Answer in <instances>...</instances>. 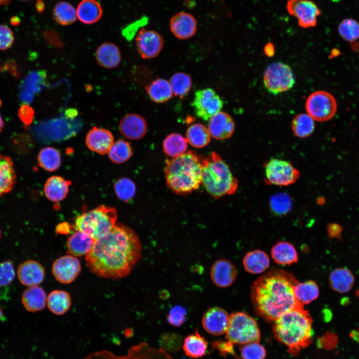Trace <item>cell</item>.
Returning <instances> with one entry per match:
<instances>
[{"mask_svg": "<svg viewBox=\"0 0 359 359\" xmlns=\"http://www.w3.org/2000/svg\"><path fill=\"white\" fill-rule=\"evenodd\" d=\"M71 304L69 294L63 290L52 291L47 297L48 309L57 315H61L67 312L70 308Z\"/></svg>", "mask_w": 359, "mask_h": 359, "instance_id": "36", "label": "cell"}, {"mask_svg": "<svg viewBox=\"0 0 359 359\" xmlns=\"http://www.w3.org/2000/svg\"><path fill=\"white\" fill-rule=\"evenodd\" d=\"M240 353L243 359H264L266 354L265 348L258 342L242 345Z\"/></svg>", "mask_w": 359, "mask_h": 359, "instance_id": "48", "label": "cell"}, {"mask_svg": "<svg viewBox=\"0 0 359 359\" xmlns=\"http://www.w3.org/2000/svg\"><path fill=\"white\" fill-rule=\"evenodd\" d=\"M85 142L92 151L104 155L108 153L114 143V138L108 130L94 127L87 133Z\"/></svg>", "mask_w": 359, "mask_h": 359, "instance_id": "22", "label": "cell"}, {"mask_svg": "<svg viewBox=\"0 0 359 359\" xmlns=\"http://www.w3.org/2000/svg\"><path fill=\"white\" fill-rule=\"evenodd\" d=\"M17 274L18 280L22 285L30 287L37 286L42 282L45 271L38 262L28 260L19 265Z\"/></svg>", "mask_w": 359, "mask_h": 359, "instance_id": "21", "label": "cell"}, {"mask_svg": "<svg viewBox=\"0 0 359 359\" xmlns=\"http://www.w3.org/2000/svg\"><path fill=\"white\" fill-rule=\"evenodd\" d=\"M182 343L181 336L174 333H165L160 337L159 340L160 348L167 352L178 351L182 346Z\"/></svg>", "mask_w": 359, "mask_h": 359, "instance_id": "47", "label": "cell"}, {"mask_svg": "<svg viewBox=\"0 0 359 359\" xmlns=\"http://www.w3.org/2000/svg\"><path fill=\"white\" fill-rule=\"evenodd\" d=\"M185 138L179 133H171L164 139L163 146L164 153L168 156L175 158L184 154L187 149Z\"/></svg>", "mask_w": 359, "mask_h": 359, "instance_id": "37", "label": "cell"}, {"mask_svg": "<svg viewBox=\"0 0 359 359\" xmlns=\"http://www.w3.org/2000/svg\"><path fill=\"white\" fill-rule=\"evenodd\" d=\"M314 121L308 114L301 113L296 115L291 123V128L294 134L300 138H305L310 136L315 129Z\"/></svg>", "mask_w": 359, "mask_h": 359, "instance_id": "39", "label": "cell"}, {"mask_svg": "<svg viewBox=\"0 0 359 359\" xmlns=\"http://www.w3.org/2000/svg\"><path fill=\"white\" fill-rule=\"evenodd\" d=\"M264 167L265 182L267 184L287 186L295 183L300 177L299 171L288 161L272 158Z\"/></svg>", "mask_w": 359, "mask_h": 359, "instance_id": "9", "label": "cell"}, {"mask_svg": "<svg viewBox=\"0 0 359 359\" xmlns=\"http://www.w3.org/2000/svg\"><path fill=\"white\" fill-rule=\"evenodd\" d=\"M270 205L271 210L275 214L280 215H284L291 208V199L285 193H279L271 197Z\"/></svg>", "mask_w": 359, "mask_h": 359, "instance_id": "46", "label": "cell"}, {"mask_svg": "<svg viewBox=\"0 0 359 359\" xmlns=\"http://www.w3.org/2000/svg\"><path fill=\"white\" fill-rule=\"evenodd\" d=\"M169 82L173 94L181 99L189 92L192 85L191 77L188 74L182 72L174 74Z\"/></svg>", "mask_w": 359, "mask_h": 359, "instance_id": "42", "label": "cell"}, {"mask_svg": "<svg viewBox=\"0 0 359 359\" xmlns=\"http://www.w3.org/2000/svg\"><path fill=\"white\" fill-rule=\"evenodd\" d=\"M236 276V269L228 260H218L211 267V280L218 287L225 288L230 286L235 280Z\"/></svg>", "mask_w": 359, "mask_h": 359, "instance_id": "19", "label": "cell"}, {"mask_svg": "<svg viewBox=\"0 0 359 359\" xmlns=\"http://www.w3.org/2000/svg\"><path fill=\"white\" fill-rule=\"evenodd\" d=\"M16 181V175L12 159L0 154V197L10 192Z\"/></svg>", "mask_w": 359, "mask_h": 359, "instance_id": "24", "label": "cell"}, {"mask_svg": "<svg viewBox=\"0 0 359 359\" xmlns=\"http://www.w3.org/2000/svg\"><path fill=\"white\" fill-rule=\"evenodd\" d=\"M38 165L46 171L53 172L59 168L61 164L59 152L52 147L41 149L37 156Z\"/></svg>", "mask_w": 359, "mask_h": 359, "instance_id": "41", "label": "cell"}, {"mask_svg": "<svg viewBox=\"0 0 359 359\" xmlns=\"http://www.w3.org/2000/svg\"><path fill=\"white\" fill-rule=\"evenodd\" d=\"M4 126V123L3 121V120L2 119V117L0 114V132L1 131L3 127Z\"/></svg>", "mask_w": 359, "mask_h": 359, "instance_id": "59", "label": "cell"}, {"mask_svg": "<svg viewBox=\"0 0 359 359\" xmlns=\"http://www.w3.org/2000/svg\"><path fill=\"white\" fill-rule=\"evenodd\" d=\"M230 316L218 307L209 308L202 319L203 329L208 333L218 336L225 334L229 324Z\"/></svg>", "mask_w": 359, "mask_h": 359, "instance_id": "16", "label": "cell"}, {"mask_svg": "<svg viewBox=\"0 0 359 359\" xmlns=\"http://www.w3.org/2000/svg\"><path fill=\"white\" fill-rule=\"evenodd\" d=\"M170 25L172 32L180 39L191 38L197 29L195 18L191 14L185 12H180L173 16Z\"/></svg>", "mask_w": 359, "mask_h": 359, "instance_id": "20", "label": "cell"}, {"mask_svg": "<svg viewBox=\"0 0 359 359\" xmlns=\"http://www.w3.org/2000/svg\"><path fill=\"white\" fill-rule=\"evenodd\" d=\"M297 282L292 274L279 269L273 268L258 278L251 290L256 313L267 321L274 322L284 313L301 305L293 293Z\"/></svg>", "mask_w": 359, "mask_h": 359, "instance_id": "2", "label": "cell"}, {"mask_svg": "<svg viewBox=\"0 0 359 359\" xmlns=\"http://www.w3.org/2000/svg\"><path fill=\"white\" fill-rule=\"evenodd\" d=\"M186 314L187 311L185 308L177 305L170 310L167 316V321L174 327H180L185 321Z\"/></svg>", "mask_w": 359, "mask_h": 359, "instance_id": "50", "label": "cell"}, {"mask_svg": "<svg viewBox=\"0 0 359 359\" xmlns=\"http://www.w3.org/2000/svg\"><path fill=\"white\" fill-rule=\"evenodd\" d=\"M81 269L79 260L75 256L64 255L56 259L52 266V272L55 279L62 284L73 282Z\"/></svg>", "mask_w": 359, "mask_h": 359, "instance_id": "15", "label": "cell"}, {"mask_svg": "<svg viewBox=\"0 0 359 359\" xmlns=\"http://www.w3.org/2000/svg\"><path fill=\"white\" fill-rule=\"evenodd\" d=\"M21 302L26 310L36 312L43 310L47 303V297L44 290L37 286L26 288L22 295Z\"/></svg>", "mask_w": 359, "mask_h": 359, "instance_id": "25", "label": "cell"}, {"mask_svg": "<svg viewBox=\"0 0 359 359\" xmlns=\"http://www.w3.org/2000/svg\"><path fill=\"white\" fill-rule=\"evenodd\" d=\"M139 53L144 59H151L157 56L164 45L162 36L157 31L142 28L136 38Z\"/></svg>", "mask_w": 359, "mask_h": 359, "instance_id": "14", "label": "cell"}, {"mask_svg": "<svg viewBox=\"0 0 359 359\" xmlns=\"http://www.w3.org/2000/svg\"><path fill=\"white\" fill-rule=\"evenodd\" d=\"M70 184V182L61 177H51L44 185V194L52 201H61L66 196Z\"/></svg>", "mask_w": 359, "mask_h": 359, "instance_id": "30", "label": "cell"}, {"mask_svg": "<svg viewBox=\"0 0 359 359\" xmlns=\"http://www.w3.org/2000/svg\"><path fill=\"white\" fill-rule=\"evenodd\" d=\"M14 35L12 30L6 25L0 24V50H6L12 45Z\"/></svg>", "mask_w": 359, "mask_h": 359, "instance_id": "51", "label": "cell"}, {"mask_svg": "<svg viewBox=\"0 0 359 359\" xmlns=\"http://www.w3.org/2000/svg\"><path fill=\"white\" fill-rule=\"evenodd\" d=\"M15 272L12 262L6 260L0 263V287L10 285L14 279Z\"/></svg>", "mask_w": 359, "mask_h": 359, "instance_id": "49", "label": "cell"}, {"mask_svg": "<svg viewBox=\"0 0 359 359\" xmlns=\"http://www.w3.org/2000/svg\"><path fill=\"white\" fill-rule=\"evenodd\" d=\"M165 175L168 187L178 194H187L201 184L202 160L193 151L167 160Z\"/></svg>", "mask_w": 359, "mask_h": 359, "instance_id": "4", "label": "cell"}, {"mask_svg": "<svg viewBox=\"0 0 359 359\" xmlns=\"http://www.w3.org/2000/svg\"><path fill=\"white\" fill-rule=\"evenodd\" d=\"M4 319V313L3 311L0 306V321Z\"/></svg>", "mask_w": 359, "mask_h": 359, "instance_id": "60", "label": "cell"}, {"mask_svg": "<svg viewBox=\"0 0 359 359\" xmlns=\"http://www.w3.org/2000/svg\"><path fill=\"white\" fill-rule=\"evenodd\" d=\"M133 154L130 143L123 140L114 143L108 152V156L113 163L121 164L128 160Z\"/></svg>", "mask_w": 359, "mask_h": 359, "instance_id": "43", "label": "cell"}, {"mask_svg": "<svg viewBox=\"0 0 359 359\" xmlns=\"http://www.w3.org/2000/svg\"><path fill=\"white\" fill-rule=\"evenodd\" d=\"M286 8L297 19L299 25L305 28L315 26L321 14L316 4L310 0H288Z\"/></svg>", "mask_w": 359, "mask_h": 359, "instance_id": "13", "label": "cell"}, {"mask_svg": "<svg viewBox=\"0 0 359 359\" xmlns=\"http://www.w3.org/2000/svg\"><path fill=\"white\" fill-rule=\"evenodd\" d=\"M11 0H0V5L7 4Z\"/></svg>", "mask_w": 359, "mask_h": 359, "instance_id": "58", "label": "cell"}, {"mask_svg": "<svg viewBox=\"0 0 359 359\" xmlns=\"http://www.w3.org/2000/svg\"><path fill=\"white\" fill-rule=\"evenodd\" d=\"M350 335L354 341L359 343V329L352 330Z\"/></svg>", "mask_w": 359, "mask_h": 359, "instance_id": "55", "label": "cell"}, {"mask_svg": "<svg viewBox=\"0 0 359 359\" xmlns=\"http://www.w3.org/2000/svg\"><path fill=\"white\" fill-rule=\"evenodd\" d=\"M10 22L11 24L13 25H17L19 24L20 19L17 16H13L10 18Z\"/></svg>", "mask_w": 359, "mask_h": 359, "instance_id": "57", "label": "cell"}, {"mask_svg": "<svg viewBox=\"0 0 359 359\" xmlns=\"http://www.w3.org/2000/svg\"><path fill=\"white\" fill-rule=\"evenodd\" d=\"M35 6L36 10L38 12H42L43 11L45 5L42 0H36Z\"/></svg>", "mask_w": 359, "mask_h": 359, "instance_id": "56", "label": "cell"}, {"mask_svg": "<svg viewBox=\"0 0 359 359\" xmlns=\"http://www.w3.org/2000/svg\"><path fill=\"white\" fill-rule=\"evenodd\" d=\"M338 32L346 41L353 42L359 38V23L352 18L344 19L339 24Z\"/></svg>", "mask_w": 359, "mask_h": 359, "instance_id": "44", "label": "cell"}, {"mask_svg": "<svg viewBox=\"0 0 359 359\" xmlns=\"http://www.w3.org/2000/svg\"><path fill=\"white\" fill-rule=\"evenodd\" d=\"M76 14L77 18L82 23L93 24L101 18L102 9L96 0H83L77 7Z\"/></svg>", "mask_w": 359, "mask_h": 359, "instance_id": "29", "label": "cell"}, {"mask_svg": "<svg viewBox=\"0 0 359 359\" xmlns=\"http://www.w3.org/2000/svg\"><path fill=\"white\" fill-rule=\"evenodd\" d=\"M210 134L208 129L202 124L196 123L190 125L186 132L187 142L196 148H202L210 141Z\"/></svg>", "mask_w": 359, "mask_h": 359, "instance_id": "38", "label": "cell"}, {"mask_svg": "<svg viewBox=\"0 0 359 359\" xmlns=\"http://www.w3.org/2000/svg\"><path fill=\"white\" fill-rule=\"evenodd\" d=\"M23 0V1H28V0Z\"/></svg>", "mask_w": 359, "mask_h": 359, "instance_id": "63", "label": "cell"}, {"mask_svg": "<svg viewBox=\"0 0 359 359\" xmlns=\"http://www.w3.org/2000/svg\"><path fill=\"white\" fill-rule=\"evenodd\" d=\"M232 344L229 341L227 342L216 341L213 343L212 347L218 349L221 353L223 354L226 353H231Z\"/></svg>", "mask_w": 359, "mask_h": 359, "instance_id": "53", "label": "cell"}, {"mask_svg": "<svg viewBox=\"0 0 359 359\" xmlns=\"http://www.w3.org/2000/svg\"><path fill=\"white\" fill-rule=\"evenodd\" d=\"M117 214L115 208L103 205L78 216L75 222L77 230L95 240L107 234L115 226Z\"/></svg>", "mask_w": 359, "mask_h": 359, "instance_id": "6", "label": "cell"}, {"mask_svg": "<svg viewBox=\"0 0 359 359\" xmlns=\"http://www.w3.org/2000/svg\"><path fill=\"white\" fill-rule=\"evenodd\" d=\"M223 102L212 89L207 88L196 91L191 103L196 115L204 121L221 111Z\"/></svg>", "mask_w": 359, "mask_h": 359, "instance_id": "12", "label": "cell"}, {"mask_svg": "<svg viewBox=\"0 0 359 359\" xmlns=\"http://www.w3.org/2000/svg\"><path fill=\"white\" fill-rule=\"evenodd\" d=\"M202 163L201 183L211 196L219 198L236 191L238 181L218 153H211Z\"/></svg>", "mask_w": 359, "mask_h": 359, "instance_id": "5", "label": "cell"}, {"mask_svg": "<svg viewBox=\"0 0 359 359\" xmlns=\"http://www.w3.org/2000/svg\"><path fill=\"white\" fill-rule=\"evenodd\" d=\"M0 237H1V231L0 230Z\"/></svg>", "mask_w": 359, "mask_h": 359, "instance_id": "62", "label": "cell"}, {"mask_svg": "<svg viewBox=\"0 0 359 359\" xmlns=\"http://www.w3.org/2000/svg\"><path fill=\"white\" fill-rule=\"evenodd\" d=\"M114 189L119 199L128 202L134 196L136 188L135 183L131 180L123 178L115 182Z\"/></svg>", "mask_w": 359, "mask_h": 359, "instance_id": "45", "label": "cell"}, {"mask_svg": "<svg viewBox=\"0 0 359 359\" xmlns=\"http://www.w3.org/2000/svg\"><path fill=\"white\" fill-rule=\"evenodd\" d=\"M18 116L25 127H28L33 121L34 111L29 105L24 104L19 108Z\"/></svg>", "mask_w": 359, "mask_h": 359, "instance_id": "52", "label": "cell"}, {"mask_svg": "<svg viewBox=\"0 0 359 359\" xmlns=\"http://www.w3.org/2000/svg\"><path fill=\"white\" fill-rule=\"evenodd\" d=\"M95 240L81 231L77 230L68 239L67 246L69 253L75 257L86 255L92 250Z\"/></svg>", "mask_w": 359, "mask_h": 359, "instance_id": "27", "label": "cell"}, {"mask_svg": "<svg viewBox=\"0 0 359 359\" xmlns=\"http://www.w3.org/2000/svg\"><path fill=\"white\" fill-rule=\"evenodd\" d=\"M226 338L232 344L242 345L259 342L260 332L256 321L247 314L237 312L230 315Z\"/></svg>", "mask_w": 359, "mask_h": 359, "instance_id": "7", "label": "cell"}, {"mask_svg": "<svg viewBox=\"0 0 359 359\" xmlns=\"http://www.w3.org/2000/svg\"><path fill=\"white\" fill-rule=\"evenodd\" d=\"M1 105H2V101H1V100L0 99V107H1Z\"/></svg>", "mask_w": 359, "mask_h": 359, "instance_id": "61", "label": "cell"}, {"mask_svg": "<svg viewBox=\"0 0 359 359\" xmlns=\"http://www.w3.org/2000/svg\"><path fill=\"white\" fill-rule=\"evenodd\" d=\"M271 255L277 264L290 265L297 262L298 255L295 247L291 243L280 241L272 247Z\"/></svg>", "mask_w": 359, "mask_h": 359, "instance_id": "26", "label": "cell"}, {"mask_svg": "<svg viewBox=\"0 0 359 359\" xmlns=\"http://www.w3.org/2000/svg\"><path fill=\"white\" fill-rule=\"evenodd\" d=\"M297 301L301 305H307L317 299L319 295V288L313 280L297 282L293 288Z\"/></svg>", "mask_w": 359, "mask_h": 359, "instance_id": "35", "label": "cell"}, {"mask_svg": "<svg viewBox=\"0 0 359 359\" xmlns=\"http://www.w3.org/2000/svg\"><path fill=\"white\" fill-rule=\"evenodd\" d=\"M329 281L334 290L344 293L352 289L355 280L353 274L349 269L346 268H338L331 273Z\"/></svg>", "mask_w": 359, "mask_h": 359, "instance_id": "33", "label": "cell"}, {"mask_svg": "<svg viewBox=\"0 0 359 359\" xmlns=\"http://www.w3.org/2000/svg\"><path fill=\"white\" fill-rule=\"evenodd\" d=\"M147 124L145 119L136 113H129L121 119L119 130L126 138L137 140L142 138L147 131Z\"/></svg>", "mask_w": 359, "mask_h": 359, "instance_id": "18", "label": "cell"}, {"mask_svg": "<svg viewBox=\"0 0 359 359\" xmlns=\"http://www.w3.org/2000/svg\"><path fill=\"white\" fill-rule=\"evenodd\" d=\"M95 58L101 67L112 69L117 67L121 62L122 55L119 47L111 42H105L96 49Z\"/></svg>", "mask_w": 359, "mask_h": 359, "instance_id": "23", "label": "cell"}, {"mask_svg": "<svg viewBox=\"0 0 359 359\" xmlns=\"http://www.w3.org/2000/svg\"><path fill=\"white\" fill-rule=\"evenodd\" d=\"M42 75L40 72L29 73L20 85L19 97L20 100L27 104L32 101L34 94L38 92L43 84Z\"/></svg>", "mask_w": 359, "mask_h": 359, "instance_id": "34", "label": "cell"}, {"mask_svg": "<svg viewBox=\"0 0 359 359\" xmlns=\"http://www.w3.org/2000/svg\"><path fill=\"white\" fill-rule=\"evenodd\" d=\"M273 329L276 339L293 355L307 347L313 335L312 319L302 305L280 316L274 321Z\"/></svg>", "mask_w": 359, "mask_h": 359, "instance_id": "3", "label": "cell"}, {"mask_svg": "<svg viewBox=\"0 0 359 359\" xmlns=\"http://www.w3.org/2000/svg\"><path fill=\"white\" fill-rule=\"evenodd\" d=\"M208 344L204 338L198 332L186 337L182 343L185 355L192 358H198L206 354Z\"/></svg>", "mask_w": 359, "mask_h": 359, "instance_id": "32", "label": "cell"}, {"mask_svg": "<svg viewBox=\"0 0 359 359\" xmlns=\"http://www.w3.org/2000/svg\"><path fill=\"white\" fill-rule=\"evenodd\" d=\"M342 231L341 227L336 223L331 224L328 227V233L330 238H339Z\"/></svg>", "mask_w": 359, "mask_h": 359, "instance_id": "54", "label": "cell"}, {"mask_svg": "<svg viewBox=\"0 0 359 359\" xmlns=\"http://www.w3.org/2000/svg\"><path fill=\"white\" fill-rule=\"evenodd\" d=\"M263 83L269 93L277 95L289 90L295 83L291 67L281 62L269 64L263 75Z\"/></svg>", "mask_w": 359, "mask_h": 359, "instance_id": "8", "label": "cell"}, {"mask_svg": "<svg viewBox=\"0 0 359 359\" xmlns=\"http://www.w3.org/2000/svg\"><path fill=\"white\" fill-rule=\"evenodd\" d=\"M245 270L248 273L257 274L266 271L270 265L268 255L261 250H254L247 252L243 259Z\"/></svg>", "mask_w": 359, "mask_h": 359, "instance_id": "28", "label": "cell"}, {"mask_svg": "<svg viewBox=\"0 0 359 359\" xmlns=\"http://www.w3.org/2000/svg\"><path fill=\"white\" fill-rule=\"evenodd\" d=\"M141 253L138 235L131 228L118 223L105 235L95 240L85 260L87 267L96 275L119 279L130 274Z\"/></svg>", "mask_w": 359, "mask_h": 359, "instance_id": "1", "label": "cell"}, {"mask_svg": "<svg viewBox=\"0 0 359 359\" xmlns=\"http://www.w3.org/2000/svg\"><path fill=\"white\" fill-rule=\"evenodd\" d=\"M83 359H173L172 356L161 348L151 347L143 342L131 347L123 355H117L107 350L94 352Z\"/></svg>", "mask_w": 359, "mask_h": 359, "instance_id": "10", "label": "cell"}, {"mask_svg": "<svg viewBox=\"0 0 359 359\" xmlns=\"http://www.w3.org/2000/svg\"><path fill=\"white\" fill-rule=\"evenodd\" d=\"M54 19L59 24L67 25L74 23L77 18L76 10L69 2L60 1L53 9Z\"/></svg>", "mask_w": 359, "mask_h": 359, "instance_id": "40", "label": "cell"}, {"mask_svg": "<svg viewBox=\"0 0 359 359\" xmlns=\"http://www.w3.org/2000/svg\"><path fill=\"white\" fill-rule=\"evenodd\" d=\"M208 130L210 136L218 140L230 138L235 131V124L227 113L220 111L208 120Z\"/></svg>", "mask_w": 359, "mask_h": 359, "instance_id": "17", "label": "cell"}, {"mask_svg": "<svg viewBox=\"0 0 359 359\" xmlns=\"http://www.w3.org/2000/svg\"><path fill=\"white\" fill-rule=\"evenodd\" d=\"M307 114L318 122L327 121L333 118L337 110L334 97L325 91H317L307 98L306 104Z\"/></svg>", "mask_w": 359, "mask_h": 359, "instance_id": "11", "label": "cell"}, {"mask_svg": "<svg viewBox=\"0 0 359 359\" xmlns=\"http://www.w3.org/2000/svg\"><path fill=\"white\" fill-rule=\"evenodd\" d=\"M146 90L150 98L157 103L166 102L174 95L169 81L163 78L154 80L146 87Z\"/></svg>", "mask_w": 359, "mask_h": 359, "instance_id": "31", "label": "cell"}]
</instances>
